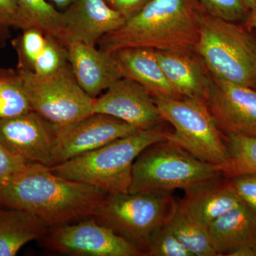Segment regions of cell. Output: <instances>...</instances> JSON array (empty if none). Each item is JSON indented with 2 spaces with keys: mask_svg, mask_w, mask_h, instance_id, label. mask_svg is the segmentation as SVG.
Returning <instances> with one entry per match:
<instances>
[{
  "mask_svg": "<svg viewBox=\"0 0 256 256\" xmlns=\"http://www.w3.org/2000/svg\"><path fill=\"white\" fill-rule=\"evenodd\" d=\"M107 194L30 162L0 191V206L28 212L50 228L92 216Z\"/></svg>",
  "mask_w": 256,
  "mask_h": 256,
  "instance_id": "6da1fadb",
  "label": "cell"
},
{
  "mask_svg": "<svg viewBox=\"0 0 256 256\" xmlns=\"http://www.w3.org/2000/svg\"><path fill=\"white\" fill-rule=\"evenodd\" d=\"M203 9L196 0H150L120 28L101 38L98 45L108 53L136 47L195 52Z\"/></svg>",
  "mask_w": 256,
  "mask_h": 256,
  "instance_id": "7a4b0ae2",
  "label": "cell"
},
{
  "mask_svg": "<svg viewBox=\"0 0 256 256\" xmlns=\"http://www.w3.org/2000/svg\"><path fill=\"white\" fill-rule=\"evenodd\" d=\"M164 122L139 130L50 169L62 178L88 184L107 194L128 193L136 158L148 146L166 140L172 132Z\"/></svg>",
  "mask_w": 256,
  "mask_h": 256,
  "instance_id": "3957f363",
  "label": "cell"
},
{
  "mask_svg": "<svg viewBox=\"0 0 256 256\" xmlns=\"http://www.w3.org/2000/svg\"><path fill=\"white\" fill-rule=\"evenodd\" d=\"M195 53L216 78L256 89V38L244 23L202 10Z\"/></svg>",
  "mask_w": 256,
  "mask_h": 256,
  "instance_id": "277c9868",
  "label": "cell"
},
{
  "mask_svg": "<svg viewBox=\"0 0 256 256\" xmlns=\"http://www.w3.org/2000/svg\"><path fill=\"white\" fill-rule=\"evenodd\" d=\"M222 176L220 165L202 161L171 141H160L136 158L129 193L186 191Z\"/></svg>",
  "mask_w": 256,
  "mask_h": 256,
  "instance_id": "5b68a950",
  "label": "cell"
},
{
  "mask_svg": "<svg viewBox=\"0 0 256 256\" xmlns=\"http://www.w3.org/2000/svg\"><path fill=\"white\" fill-rule=\"evenodd\" d=\"M178 205L171 192L108 194L92 217L146 256L152 235L169 223Z\"/></svg>",
  "mask_w": 256,
  "mask_h": 256,
  "instance_id": "8992f818",
  "label": "cell"
},
{
  "mask_svg": "<svg viewBox=\"0 0 256 256\" xmlns=\"http://www.w3.org/2000/svg\"><path fill=\"white\" fill-rule=\"evenodd\" d=\"M162 118L174 128L166 140L195 158L222 165L228 158L225 136L218 129L204 99L154 98Z\"/></svg>",
  "mask_w": 256,
  "mask_h": 256,
  "instance_id": "52a82bcc",
  "label": "cell"
},
{
  "mask_svg": "<svg viewBox=\"0 0 256 256\" xmlns=\"http://www.w3.org/2000/svg\"><path fill=\"white\" fill-rule=\"evenodd\" d=\"M16 69L32 110L50 124L60 127L94 114V98L79 86L70 65L48 76L36 75L24 68Z\"/></svg>",
  "mask_w": 256,
  "mask_h": 256,
  "instance_id": "ba28073f",
  "label": "cell"
},
{
  "mask_svg": "<svg viewBox=\"0 0 256 256\" xmlns=\"http://www.w3.org/2000/svg\"><path fill=\"white\" fill-rule=\"evenodd\" d=\"M45 246L62 254L76 256H144V252L94 217L48 228Z\"/></svg>",
  "mask_w": 256,
  "mask_h": 256,
  "instance_id": "9c48e42d",
  "label": "cell"
},
{
  "mask_svg": "<svg viewBox=\"0 0 256 256\" xmlns=\"http://www.w3.org/2000/svg\"><path fill=\"white\" fill-rule=\"evenodd\" d=\"M138 130L124 121L97 112L73 124L55 126L50 168L95 150Z\"/></svg>",
  "mask_w": 256,
  "mask_h": 256,
  "instance_id": "30bf717a",
  "label": "cell"
},
{
  "mask_svg": "<svg viewBox=\"0 0 256 256\" xmlns=\"http://www.w3.org/2000/svg\"><path fill=\"white\" fill-rule=\"evenodd\" d=\"M212 78L206 101L218 129L224 136L256 137V89Z\"/></svg>",
  "mask_w": 256,
  "mask_h": 256,
  "instance_id": "8fae6325",
  "label": "cell"
},
{
  "mask_svg": "<svg viewBox=\"0 0 256 256\" xmlns=\"http://www.w3.org/2000/svg\"><path fill=\"white\" fill-rule=\"evenodd\" d=\"M54 137L55 126L34 110L0 120V142L28 162L50 168Z\"/></svg>",
  "mask_w": 256,
  "mask_h": 256,
  "instance_id": "7c38bea8",
  "label": "cell"
},
{
  "mask_svg": "<svg viewBox=\"0 0 256 256\" xmlns=\"http://www.w3.org/2000/svg\"><path fill=\"white\" fill-rule=\"evenodd\" d=\"M94 112L112 116L138 130L165 122L152 96L137 82L126 78L119 79L105 94L94 98Z\"/></svg>",
  "mask_w": 256,
  "mask_h": 256,
  "instance_id": "4fadbf2b",
  "label": "cell"
},
{
  "mask_svg": "<svg viewBox=\"0 0 256 256\" xmlns=\"http://www.w3.org/2000/svg\"><path fill=\"white\" fill-rule=\"evenodd\" d=\"M126 18L104 0H74L62 12L60 43L96 46L101 38L118 30Z\"/></svg>",
  "mask_w": 256,
  "mask_h": 256,
  "instance_id": "5bb4252c",
  "label": "cell"
},
{
  "mask_svg": "<svg viewBox=\"0 0 256 256\" xmlns=\"http://www.w3.org/2000/svg\"><path fill=\"white\" fill-rule=\"evenodd\" d=\"M156 54L165 76L181 98L207 100L212 74L197 54L156 50Z\"/></svg>",
  "mask_w": 256,
  "mask_h": 256,
  "instance_id": "9a60e30c",
  "label": "cell"
},
{
  "mask_svg": "<svg viewBox=\"0 0 256 256\" xmlns=\"http://www.w3.org/2000/svg\"><path fill=\"white\" fill-rule=\"evenodd\" d=\"M67 50L76 80L92 98L122 78L112 54L82 43L70 44Z\"/></svg>",
  "mask_w": 256,
  "mask_h": 256,
  "instance_id": "2e32d148",
  "label": "cell"
},
{
  "mask_svg": "<svg viewBox=\"0 0 256 256\" xmlns=\"http://www.w3.org/2000/svg\"><path fill=\"white\" fill-rule=\"evenodd\" d=\"M12 44L18 53V68L36 75H50L70 65L66 47L38 28L24 30Z\"/></svg>",
  "mask_w": 256,
  "mask_h": 256,
  "instance_id": "e0dca14e",
  "label": "cell"
},
{
  "mask_svg": "<svg viewBox=\"0 0 256 256\" xmlns=\"http://www.w3.org/2000/svg\"><path fill=\"white\" fill-rule=\"evenodd\" d=\"M111 54L122 78L137 82L153 98H181L165 76L156 60V50L136 47Z\"/></svg>",
  "mask_w": 256,
  "mask_h": 256,
  "instance_id": "ac0fdd59",
  "label": "cell"
},
{
  "mask_svg": "<svg viewBox=\"0 0 256 256\" xmlns=\"http://www.w3.org/2000/svg\"><path fill=\"white\" fill-rule=\"evenodd\" d=\"M184 192V198L180 202L206 226L244 203L230 186L228 178L223 176Z\"/></svg>",
  "mask_w": 256,
  "mask_h": 256,
  "instance_id": "d6986e66",
  "label": "cell"
},
{
  "mask_svg": "<svg viewBox=\"0 0 256 256\" xmlns=\"http://www.w3.org/2000/svg\"><path fill=\"white\" fill-rule=\"evenodd\" d=\"M220 256H230L242 248H256V214L242 203L208 225Z\"/></svg>",
  "mask_w": 256,
  "mask_h": 256,
  "instance_id": "ffe728a7",
  "label": "cell"
},
{
  "mask_svg": "<svg viewBox=\"0 0 256 256\" xmlns=\"http://www.w3.org/2000/svg\"><path fill=\"white\" fill-rule=\"evenodd\" d=\"M48 228L25 210L0 206V256H14L28 242L43 238Z\"/></svg>",
  "mask_w": 256,
  "mask_h": 256,
  "instance_id": "44dd1931",
  "label": "cell"
},
{
  "mask_svg": "<svg viewBox=\"0 0 256 256\" xmlns=\"http://www.w3.org/2000/svg\"><path fill=\"white\" fill-rule=\"evenodd\" d=\"M169 225L180 242L193 256H220L208 226L197 220L181 202H178V208Z\"/></svg>",
  "mask_w": 256,
  "mask_h": 256,
  "instance_id": "7402d4cb",
  "label": "cell"
},
{
  "mask_svg": "<svg viewBox=\"0 0 256 256\" xmlns=\"http://www.w3.org/2000/svg\"><path fill=\"white\" fill-rule=\"evenodd\" d=\"M225 136L228 158L220 165L222 176L256 174V137L229 134Z\"/></svg>",
  "mask_w": 256,
  "mask_h": 256,
  "instance_id": "603a6c76",
  "label": "cell"
},
{
  "mask_svg": "<svg viewBox=\"0 0 256 256\" xmlns=\"http://www.w3.org/2000/svg\"><path fill=\"white\" fill-rule=\"evenodd\" d=\"M18 69L0 67V120L32 111Z\"/></svg>",
  "mask_w": 256,
  "mask_h": 256,
  "instance_id": "cb8c5ba5",
  "label": "cell"
},
{
  "mask_svg": "<svg viewBox=\"0 0 256 256\" xmlns=\"http://www.w3.org/2000/svg\"><path fill=\"white\" fill-rule=\"evenodd\" d=\"M24 28H34L54 37L60 42L62 12L46 0H16Z\"/></svg>",
  "mask_w": 256,
  "mask_h": 256,
  "instance_id": "d4e9b609",
  "label": "cell"
},
{
  "mask_svg": "<svg viewBox=\"0 0 256 256\" xmlns=\"http://www.w3.org/2000/svg\"><path fill=\"white\" fill-rule=\"evenodd\" d=\"M146 256H193L178 240L169 223L160 227L152 235Z\"/></svg>",
  "mask_w": 256,
  "mask_h": 256,
  "instance_id": "484cf974",
  "label": "cell"
},
{
  "mask_svg": "<svg viewBox=\"0 0 256 256\" xmlns=\"http://www.w3.org/2000/svg\"><path fill=\"white\" fill-rule=\"evenodd\" d=\"M207 12L227 21L244 23L250 8L245 0H200Z\"/></svg>",
  "mask_w": 256,
  "mask_h": 256,
  "instance_id": "4316f807",
  "label": "cell"
},
{
  "mask_svg": "<svg viewBox=\"0 0 256 256\" xmlns=\"http://www.w3.org/2000/svg\"><path fill=\"white\" fill-rule=\"evenodd\" d=\"M12 28H24L16 0H0V46L4 47L10 40Z\"/></svg>",
  "mask_w": 256,
  "mask_h": 256,
  "instance_id": "83f0119b",
  "label": "cell"
},
{
  "mask_svg": "<svg viewBox=\"0 0 256 256\" xmlns=\"http://www.w3.org/2000/svg\"><path fill=\"white\" fill-rule=\"evenodd\" d=\"M227 178L239 198L256 214V174L238 175Z\"/></svg>",
  "mask_w": 256,
  "mask_h": 256,
  "instance_id": "f1b7e54d",
  "label": "cell"
},
{
  "mask_svg": "<svg viewBox=\"0 0 256 256\" xmlns=\"http://www.w3.org/2000/svg\"><path fill=\"white\" fill-rule=\"evenodd\" d=\"M28 162L8 151L0 142V191Z\"/></svg>",
  "mask_w": 256,
  "mask_h": 256,
  "instance_id": "f546056e",
  "label": "cell"
},
{
  "mask_svg": "<svg viewBox=\"0 0 256 256\" xmlns=\"http://www.w3.org/2000/svg\"><path fill=\"white\" fill-rule=\"evenodd\" d=\"M126 20L137 14L150 0H104Z\"/></svg>",
  "mask_w": 256,
  "mask_h": 256,
  "instance_id": "4dcf8cb0",
  "label": "cell"
},
{
  "mask_svg": "<svg viewBox=\"0 0 256 256\" xmlns=\"http://www.w3.org/2000/svg\"><path fill=\"white\" fill-rule=\"evenodd\" d=\"M244 24L247 26L249 30H256V9L250 10L248 16Z\"/></svg>",
  "mask_w": 256,
  "mask_h": 256,
  "instance_id": "1f68e13d",
  "label": "cell"
},
{
  "mask_svg": "<svg viewBox=\"0 0 256 256\" xmlns=\"http://www.w3.org/2000/svg\"><path fill=\"white\" fill-rule=\"evenodd\" d=\"M50 1L52 2L60 9L65 10L74 0H50Z\"/></svg>",
  "mask_w": 256,
  "mask_h": 256,
  "instance_id": "d6a6232c",
  "label": "cell"
},
{
  "mask_svg": "<svg viewBox=\"0 0 256 256\" xmlns=\"http://www.w3.org/2000/svg\"><path fill=\"white\" fill-rule=\"evenodd\" d=\"M250 8V11L256 9V0H245Z\"/></svg>",
  "mask_w": 256,
  "mask_h": 256,
  "instance_id": "836d02e7",
  "label": "cell"
}]
</instances>
